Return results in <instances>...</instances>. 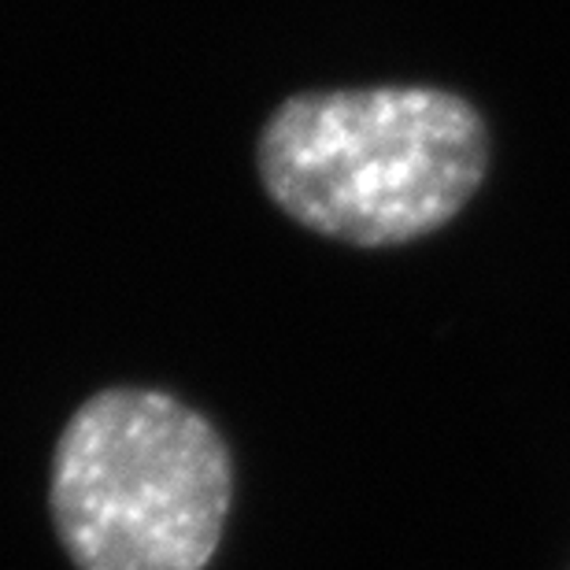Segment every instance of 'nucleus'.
<instances>
[{
	"label": "nucleus",
	"mask_w": 570,
	"mask_h": 570,
	"mask_svg": "<svg viewBox=\"0 0 570 570\" xmlns=\"http://www.w3.org/2000/svg\"><path fill=\"white\" fill-rule=\"evenodd\" d=\"M256 164L289 219L334 242L385 248L463 212L485 178L489 134L444 89H330L271 111Z\"/></svg>",
	"instance_id": "1"
},
{
	"label": "nucleus",
	"mask_w": 570,
	"mask_h": 570,
	"mask_svg": "<svg viewBox=\"0 0 570 570\" xmlns=\"http://www.w3.org/2000/svg\"><path fill=\"white\" fill-rule=\"evenodd\" d=\"M230 500L223 438L156 390L89 396L52 455L56 538L78 570H204Z\"/></svg>",
	"instance_id": "2"
}]
</instances>
